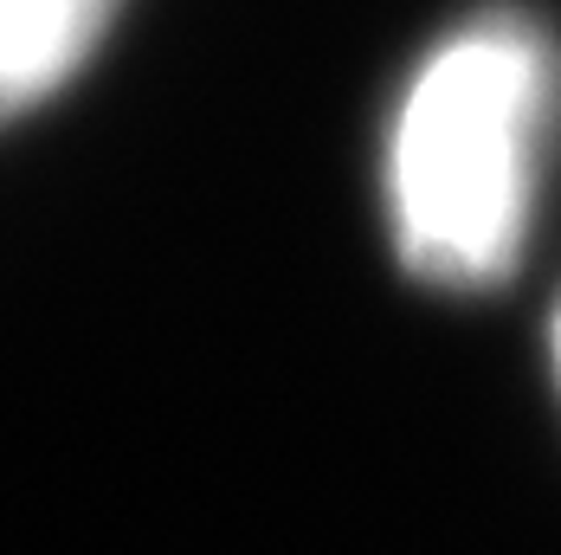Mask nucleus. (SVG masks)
<instances>
[{
	"mask_svg": "<svg viewBox=\"0 0 561 555\" xmlns=\"http://www.w3.org/2000/svg\"><path fill=\"white\" fill-rule=\"evenodd\" d=\"M556 98V46L510 13L451 33L413 71L388 136V207L420 278L471 291L516 265Z\"/></svg>",
	"mask_w": 561,
	"mask_h": 555,
	"instance_id": "1",
	"label": "nucleus"
},
{
	"mask_svg": "<svg viewBox=\"0 0 561 555\" xmlns=\"http://www.w3.org/2000/svg\"><path fill=\"white\" fill-rule=\"evenodd\" d=\"M556 375H561V317H556Z\"/></svg>",
	"mask_w": 561,
	"mask_h": 555,
	"instance_id": "3",
	"label": "nucleus"
},
{
	"mask_svg": "<svg viewBox=\"0 0 561 555\" xmlns=\"http://www.w3.org/2000/svg\"><path fill=\"white\" fill-rule=\"evenodd\" d=\"M116 0H0V116L58 91L104 39Z\"/></svg>",
	"mask_w": 561,
	"mask_h": 555,
	"instance_id": "2",
	"label": "nucleus"
}]
</instances>
